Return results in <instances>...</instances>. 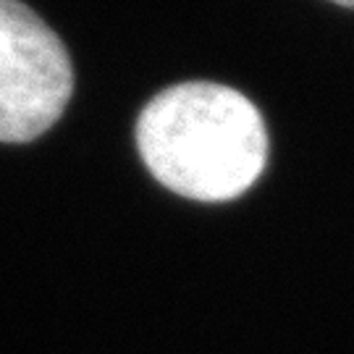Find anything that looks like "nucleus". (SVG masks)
<instances>
[{
    "mask_svg": "<svg viewBox=\"0 0 354 354\" xmlns=\"http://www.w3.org/2000/svg\"><path fill=\"white\" fill-rule=\"evenodd\" d=\"M71 92L74 66L61 37L21 0H0V142L42 137Z\"/></svg>",
    "mask_w": 354,
    "mask_h": 354,
    "instance_id": "obj_2",
    "label": "nucleus"
},
{
    "mask_svg": "<svg viewBox=\"0 0 354 354\" xmlns=\"http://www.w3.org/2000/svg\"><path fill=\"white\" fill-rule=\"evenodd\" d=\"M137 150L165 189L197 203H228L266 171L268 131L239 89L184 82L142 108Z\"/></svg>",
    "mask_w": 354,
    "mask_h": 354,
    "instance_id": "obj_1",
    "label": "nucleus"
},
{
    "mask_svg": "<svg viewBox=\"0 0 354 354\" xmlns=\"http://www.w3.org/2000/svg\"><path fill=\"white\" fill-rule=\"evenodd\" d=\"M330 3H336V6H344V8H354V0H330Z\"/></svg>",
    "mask_w": 354,
    "mask_h": 354,
    "instance_id": "obj_3",
    "label": "nucleus"
}]
</instances>
